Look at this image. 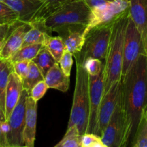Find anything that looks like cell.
Masks as SVG:
<instances>
[{
	"label": "cell",
	"mask_w": 147,
	"mask_h": 147,
	"mask_svg": "<svg viewBox=\"0 0 147 147\" xmlns=\"http://www.w3.org/2000/svg\"><path fill=\"white\" fill-rule=\"evenodd\" d=\"M43 45L53 55L57 63H59L62 55L65 51V45L63 38L60 35L52 37L50 34H46Z\"/></svg>",
	"instance_id": "obj_22"
},
{
	"label": "cell",
	"mask_w": 147,
	"mask_h": 147,
	"mask_svg": "<svg viewBox=\"0 0 147 147\" xmlns=\"http://www.w3.org/2000/svg\"><path fill=\"white\" fill-rule=\"evenodd\" d=\"M1 122L0 121V147H10L7 141V135L4 133L1 129Z\"/></svg>",
	"instance_id": "obj_35"
},
{
	"label": "cell",
	"mask_w": 147,
	"mask_h": 147,
	"mask_svg": "<svg viewBox=\"0 0 147 147\" xmlns=\"http://www.w3.org/2000/svg\"><path fill=\"white\" fill-rule=\"evenodd\" d=\"M44 20L45 19H39L30 24V27L24 34L22 47L43 43L46 34L51 35L46 27Z\"/></svg>",
	"instance_id": "obj_18"
},
{
	"label": "cell",
	"mask_w": 147,
	"mask_h": 147,
	"mask_svg": "<svg viewBox=\"0 0 147 147\" xmlns=\"http://www.w3.org/2000/svg\"><path fill=\"white\" fill-rule=\"evenodd\" d=\"M121 80L131 144L147 106V55H140Z\"/></svg>",
	"instance_id": "obj_1"
},
{
	"label": "cell",
	"mask_w": 147,
	"mask_h": 147,
	"mask_svg": "<svg viewBox=\"0 0 147 147\" xmlns=\"http://www.w3.org/2000/svg\"><path fill=\"white\" fill-rule=\"evenodd\" d=\"M82 65L84 67L89 75L97 76L104 70L105 62L99 59L89 57L83 62Z\"/></svg>",
	"instance_id": "obj_28"
},
{
	"label": "cell",
	"mask_w": 147,
	"mask_h": 147,
	"mask_svg": "<svg viewBox=\"0 0 147 147\" xmlns=\"http://www.w3.org/2000/svg\"><path fill=\"white\" fill-rule=\"evenodd\" d=\"M144 113H145V116H146V121H147V106L146 107V109H144Z\"/></svg>",
	"instance_id": "obj_38"
},
{
	"label": "cell",
	"mask_w": 147,
	"mask_h": 147,
	"mask_svg": "<svg viewBox=\"0 0 147 147\" xmlns=\"http://www.w3.org/2000/svg\"><path fill=\"white\" fill-rule=\"evenodd\" d=\"M30 27V24L20 22L10 27L0 50V60H9L19 49L21 48L24 34Z\"/></svg>",
	"instance_id": "obj_12"
},
{
	"label": "cell",
	"mask_w": 147,
	"mask_h": 147,
	"mask_svg": "<svg viewBox=\"0 0 147 147\" xmlns=\"http://www.w3.org/2000/svg\"><path fill=\"white\" fill-rule=\"evenodd\" d=\"M3 42H4V39L1 38V37H0V50H1V47H2Z\"/></svg>",
	"instance_id": "obj_37"
},
{
	"label": "cell",
	"mask_w": 147,
	"mask_h": 147,
	"mask_svg": "<svg viewBox=\"0 0 147 147\" xmlns=\"http://www.w3.org/2000/svg\"><path fill=\"white\" fill-rule=\"evenodd\" d=\"M60 36L63 38L65 50L71 53L73 55L81 51L85 40L84 32L69 30Z\"/></svg>",
	"instance_id": "obj_19"
},
{
	"label": "cell",
	"mask_w": 147,
	"mask_h": 147,
	"mask_svg": "<svg viewBox=\"0 0 147 147\" xmlns=\"http://www.w3.org/2000/svg\"><path fill=\"white\" fill-rule=\"evenodd\" d=\"M73 54L70 52L67 51V50H65L58 63L63 71V73L66 76H70L71 67L73 65Z\"/></svg>",
	"instance_id": "obj_31"
},
{
	"label": "cell",
	"mask_w": 147,
	"mask_h": 147,
	"mask_svg": "<svg viewBox=\"0 0 147 147\" xmlns=\"http://www.w3.org/2000/svg\"><path fill=\"white\" fill-rule=\"evenodd\" d=\"M44 80L49 88L56 89L63 93L68 91L69 89L70 76H66L63 73L58 63L47 72Z\"/></svg>",
	"instance_id": "obj_17"
},
{
	"label": "cell",
	"mask_w": 147,
	"mask_h": 147,
	"mask_svg": "<svg viewBox=\"0 0 147 147\" xmlns=\"http://www.w3.org/2000/svg\"><path fill=\"white\" fill-rule=\"evenodd\" d=\"M17 22L20 20L17 13L7 4L0 1V26H10Z\"/></svg>",
	"instance_id": "obj_27"
},
{
	"label": "cell",
	"mask_w": 147,
	"mask_h": 147,
	"mask_svg": "<svg viewBox=\"0 0 147 147\" xmlns=\"http://www.w3.org/2000/svg\"><path fill=\"white\" fill-rule=\"evenodd\" d=\"M130 146L132 147H147V121L143 113Z\"/></svg>",
	"instance_id": "obj_24"
},
{
	"label": "cell",
	"mask_w": 147,
	"mask_h": 147,
	"mask_svg": "<svg viewBox=\"0 0 147 147\" xmlns=\"http://www.w3.org/2000/svg\"><path fill=\"white\" fill-rule=\"evenodd\" d=\"M129 0H115L92 10L89 24L84 31L85 36L95 26L116 21L119 17L129 11Z\"/></svg>",
	"instance_id": "obj_10"
},
{
	"label": "cell",
	"mask_w": 147,
	"mask_h": 147,
	"mask_svg": "<svg viewBox=\"0 0 147 147\" xmlns=\"http://www.w3.org/2000/svg\"><path fill=\"white\" fill-rule=\"evenodd\" d=\"M106 1H115V0H106Z\"/></svg>",
	"instance_id": "obj_39"
},
{
	"label": "cell",
	"mask_w": 147,
	"mask_h": 147,
	"mask_svg": "<svg viewBox=\"0 0 147 147\" xmlns=\"http://www.w3.org/2000/svg\"><path fill=\"white\" fill-rule=\"evenodd\" d=\"M4 3L17 13L22 23L30 24L46 17L48 3L45 0H5Z\"/></svg>",
	"instance_id": "obj_11"
},
{
	"label": "cell",
	"mask_w": 147,
	"mask_h": 147,
	"mask_svg": "<svg viewBox=\"0 0 147 147\" xmlns=\"http://www.w3.org/2000/svg\"><path fill=\"white\" fill-rule=\"evenodd\" d=\"M104 70L97 76L89 75V119L86 133L99 136L98 130V116L99 107L104 95Z\"/></svg>",
	"instance_id": "obj_9"
},
{
	"label": "cell",
	"mask_w": 147,
	"mask_h": 147,
	"mask_svg": "<svg viewBox=\"0 0 147 147\" xmlns=\"http://www.w3.org/2000/svg\"><path fill=\"white\" fill-rule=\"evenodd\" d=\"M91 20V9L83 0H73L66 3L45 18L48 31L56 32L59 35L67 30L84 32Z\"/></svg>",
	"instance_id": "obj_2"
},
{
	"label": "cell",
	"mask_w": 147,
	"mask_h": 147,
	"mask_svg": "<svg viewBox=\"0 0 147 147\" xmlns=\"http://www.w3.org/2000/svg\"><path fill=\"white\" fill-rule=\"evenodd\" d=\"M122 90V80L116 82L110 90L104 94L98 116V130L99 136L106 127L115 111Z\"/></svg>",
	"instance_id": "obj_13"
},
{
	"label": "cell",
	"mask_w": 147,
	"mask_h": 147,
	"mask_svg": "<svg viewBox=\"0 0 147 147\" xmlns=\"http://www.w3.org/2000/svg\"><path fill=\"white\" fill-rule=\"evenodd\" d=\"M81 147H105L102 137L92 133H85L82 136Z\"/></svg>",
	"instance_id": "obj_29"
},
{
	"label": "cell",
	"mask_w": 147,
	"mask_h": 147,
	"mask_svg": "<svg viewBox=\"0 0 147 147\" xmlns=\"http://www.w3.org/2000/svg\"><path fill=\"white\" fill-rule=\"evenodd\" d=\"M76 74L73 103L68 127L76 126L79 134L87 131L89 119V74L82 64L76 62Z\"/></svg>",
	"instance_id": "obj_4"
},
{
	"label": "cell",
	"mask_w": 147,
	"mask_h": 147,
	"mask_svg": "<svg viewBox=\"0 0 147 147\" xmlns=\"http://www.w3.org/2000/svg\"><path fill=\"white\" fill-rule=\"evenodd\" d=\"M101 137L105 147L129 146V131L122 101V90L115 111L108 125L102 132Z\"/></svg>",
	"instance_id": "obj_6"
},
{
	"label": "cell",
	"mask_w": 147,
	"mask_h": 147,
	"mask_svg": "<svg viewBox=\"0 0 147 147\" xmlns=\"http://www.w3.org/2000/svg\"><path fill=\"white\" fill-rule=\"evenodd\" d=\"M42 46H43V43H37V44L30 45L22 47L10 57L9 61L12 64L15 62L23 61V60L31 61L37 54Z\"/></svg>",
	"instance_id": "obj_23"
},
{
	"label": "cell",
	"mask_w": 147,
	"mask_h": 147,
	"mask_svg": "<svg viewBox=\"0 0 147 147\" xmlns=\"http://www.w3.org/2000/svg\"><path fill=\"white\" fill-rule=\"evenodd\" d=\"M30 61L23 60V61H17L12 63L13 72L20 78L22 81L27 73Z\"/></svg>",
	"instance_id": "obj_32"
},
{
	"label": "cell",
	"mask_w": 147,
	"mask_h": 147,
	"mask_svg": "<svg viewBox=\"0 0 147 147\" xmlns=\"http://www.w3.org/2000/svg\"><path fill=\"white\" fill-rule=\"evenodd\" d=\"M129 15L138 29L147 53V0H129Z\"/></svg>",
	"instance_id": "obj_15"
},
{
	"label": "cell",
	"mask_w": 147,
	"mask_h": 147,
	"mask_svg": "<svg viewBox=\"0 0 147 147\" xmlns=\"http://www.w3.org/2000/svg\"><path fill=\"white\" fill-rule=\"evenodd\" d=\"M32 61L37 65L44 77L47 72L56 63H57L53 55L50 54V52L46 49V47L43 45Z\"/></svg>",
	"instance_id": "obj_21"
},
{
	"label": "cell",
	"mask_w": 147,
	"mask_h": 147,
	"mask_svg": "<svg viewBox=\"0 0 147 147\" xmlns=\"http://www.w3.org/2000/svg\"><path fill=\"white\" fill-rule=\"evenodd\" d=\"M23 90L24 88H23L22 81L12 71L9 76L8 84L6 90L5 110H4V117L6 121L9 119L12 111L18 103Z\"/></svg>",
	"instance_id": "obj_16"
},
{
	"label": "cell",
	"mask_w": 147,
	"mask_h": 147,
	"mask_svg": "<svg viewBox=\"0 0 147 147\" xmlns=\"http://www.w3.org/2000/svg\"><path fill=\"white\" fill-rule=\"evenodd\" d=\"M82 136L76 126L67 128L63 139L55 145V147H81Z\"/></svg>",
	"instance_id": "obj_26"
},
{
	"label": "cell",
	"mask_w": 147,
	"mask_h": 147,
	"mask_svg": "<svg viewBox=\"0 0 147 147\" xmlns=\"http://www.w3.org/2000/svg\"><path fill=\"white\" fill-rule=\"evenodd\" d=\"M5 120V117H4V112H3L2 109H1V106H0V121H4Z\"/></svg>",
	"instance_id": "obj_36"
},
{
	"label": "cell",
	"mask_w": 147,
	"mask_h": 147,
	"mask_svg": "<svg viewBox=\"0 0 147 147\" xmlns=\"http://www.w3.org/2000/svg\"><path fill=\"white\" fill-rule=\"evenodd\" d=\"M44 80V76L41 71L39 70L33 61H30L27 73L24 78L22 80V85L24 90L30 92L32 88L40 80Z\"/></svg>",
	"instance_id": "obj_25"
},
{
	"label": "cell",
	"mask_w": 147,
	"mask_h": 147,
	"mask_svg": "<svg viewBox=\"0 0 147 147\" xmlns=\"http://www.w3.org/2000/svg\"><path fill=\"white\" fill-rule=\"evenodd\" d=\"M45 1L48 3L47 14H46V17H47L52 12L56 11V9L60 8L66 3L73 1V0H45Z\"/></svg>",
	"instance_id": "obj_33"
},
{
	"label": "cell",
	"mask_w": 147,
	"mask_h": 147,
	"mask_svg": "<svg viewBox=\"0 0 147 147\" xmlns=\"http://www.w3.org/2000/svg\"><path fill=\"white\" fill-rule=\"evenodd\" d=\"M0 1H2V2H4V1H5V0H0Z\"/></svg>",
	"instance_id": "obj_40"
},
{
	"label": "cell",
	"mask_w": 147,
	"mask_h": 147,
	"mask_svg": "<svg viewBox=\"0 0 147 147\" xmlns=\"http://www.w3.org/2000/svg\"><path fill=\"white\" fill-rule=\"evenodd\" d=\"M28 96V92L23 90L18 103L7 120L10 126V131L7 134V141L10 147L24 146L23 130L25 119L26 99Z\"/></svg>",
	"instance_id": "obj_8"
},
{
	"label": "cell",
	"mask_w": 147,
	"mask_h": 147,
	"mask_svg": "<svg viewBox=\"0 0 147 147\" xmlns=\"http://www.w3.org/2000/svg\"><path fill=\"white\" fill-rule=\"evenodd\" d=\"M141 54L147 55V53L144 49L141 34L128 15L124 37L122 77L126 74Z\"/></svg>",
	"instance_id": "obj_7"
},
{
	"label": "cell",
	"mask_w": 147,
	"mask_h": 147,
	"mask_svg": "<svg viewBox=\"0 0 147 147\" xmlns=\"http://www.w3.org/2000/svg\"><path fill=\"white\" fill-rule=\"evenodd\" d=\"M83 1L89 7L91 11L99 7H102V6L108 4V2H110V1H106V0H83Z\"/></svg>",
	"instance_id": "obj_34"
},
{
	"label": "cell",
	"mask_w": 147,
	"mask_h": 147,
	"mask_svg": "<svg viewBox=\"0 0 147 147\" xmlns=\"http://www.w3.org/2000/svg\"><path fill=\"white\" fill-rule=\"evenodd\" d=\"M13 71L12 64L9 60H0V106L4 114L5 96L9 76Z\"/></svg>",
	"instance_id": "obj_20"
},
{
	"label": "cell",
	"mask_w": 147,
	"mask_h": 147,
	"mask_svg": "<svg viewBox=\"0 0 147 147\" xmlns=\"http://www.w3.org/2000/svg\"><path fill=\"white\" fill-rule=\"evenodd\" d=\"M37 101L30 96L26 99L25 119L23 130V144L25 147H34L37 126Z\"/></svg>",
	"instance_id": "obj_14"
},
{
	"label": "cell",
	"mask_w": 147,
	"mask_h": 147,
	"mask_svg": "<svg viewBox=\"0 0 147 147\" xmlns=\"http://www.w3.org/2000/svg\"><path fill=\"white\" fill-rule=\"evenodd\" d=\"M114 22L98 24L87 32L81 51L73 55L76 62L82 64L89 57L105 61Z\"/></svg>",
	"instance_id": "obj_5"
},
{
	"label": "cell",
	"mask_w": 147,
	"mask_h": 147,
	"mask_svg": "<svg viewBox=\"0 0 147 147\" xmlns=\"http://www.w3.org/2000/svg\"><path fill=\"white\" fill-rule=\"evenodd\" d=\"M48 88L46 81L44 80H40L32 88L30 91L29 92V96L35 101H39L45 96Z\"/></svg>",
	"instance_id": "obj_30"
},
{
	"label": "cell",
	"mask_w": 147,
	"mask_h": 147,
	"mask_svg": "<svg viewBox=\"0 0 147 147\" xmlns=\"http://www.w3.org/2000/svg\"><path fill=\"white\" fill-rule=\"evenodd\" d=\"M128 15L129 11L119 17L114 22L104 67V94L110 90L112 85L122 79L123 43Z\"/></svg>",
	"instance_id": "obj_3"
}]
</instances>
